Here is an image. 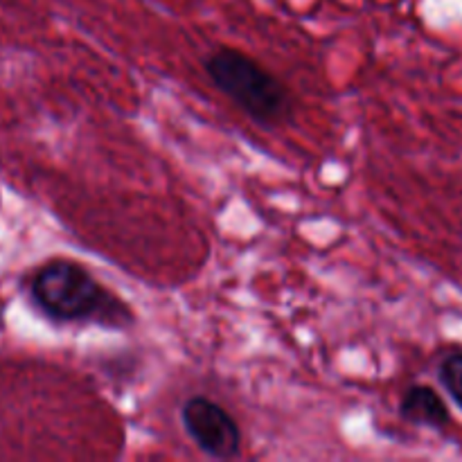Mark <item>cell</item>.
Segmentation results:
<instances>
[{"label":"cell","instance_id":"obj_1","mask_svg":"<svg viewBox=\"0 0 462 462\" xmlns=\"http://www.w3.org/2000/svg\"><path fill=\"white\" fill-rule=\"evenodd\" d=\"M30 293L34 305L57 323H97L113 329L134 325L126 302L77 262L54 260L41 266L32 278Z\"/></svg>","mask_w":462,"mask_h":462},{"label":"cell","instance_id":"obj_4","mask_svg":"<svg viewBox=\"0 0 462 462\" xmlns=\"http://www.w3.org/2000/svg\"><path fill=\"white\" fill-rule=\"evenodd\" d=\"M400 415L415 427L429 429H442L451 420L445 400L431 386L409 388L400 402Z\"/></svg>","mask_w":462,"mask_h":462},{"label":"cell","instance_id":"obj_5","mask_svg":"<svg viewBox=\"0 0 462 462\" xmlns=\"http://www.w3.org/2000/svg\"><path fill=\"white\" fill-rule=\"evenodd\" d=\"M438 377H440L442 388L449 393L454 404L462 411V352L447 355L445 359L440 361Z\"/></svg>","mask_w":462,"mask_h":462},{"label":"cell","instance_id":"obj_3","mask_svg":"<svg viewBox=\"0 0 462 462\" xmlns=\"http://www.w3.org/2000/svg\"><path fill=\"white\" fill-rule=\"evenodd\" d=\"M180 422L194 445L217 460L237 458L242 451V431L233 415L215 400L194 395L180 406Z\"/></svg>","mask_w":462,"mask_h":462},{"label":"cell","instance_id":"obj_2","mask_svg":"<svg viewBox=\"0 0 462 462\" xmlns=\"http://www.w3.org/2000/svg\"><path fill=\"white\" fill-rule=\"evenodd\" d=\"M203 68L212 84L260 125L282 122L291 111V97L282 81L239 50H217Z\"/></svg>","mask_w":462,"mask_h":462}]
</instances>
